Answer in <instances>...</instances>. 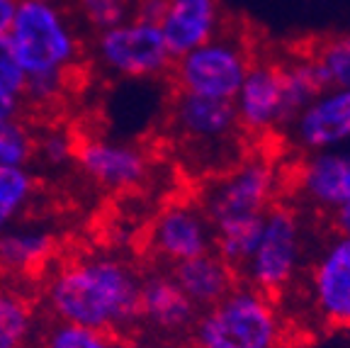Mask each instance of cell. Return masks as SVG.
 Here are the masks:
<instances>
[{
    "label": "cell",
    "mask_w": 350,
    "mask_h": 348,
    "mask_svg": "<svg viewBox=\"0 0 350 348\" xmlns=\"http://www.w3.org/2000/svg\"><path fill=\"white\" fill-rule=\"evenodd\" d=\"M278 319L260 293L231 290L197 324L200 348H275Z\"/></svg>",
    "instance_id": "obj_3"
},
{
    "label": "cell",
    "mask_w": 350,
    "mask_h": 348,
    "mask_svg": "<svg viewBox=\"0 0 350 348\" xmlns=\"http://www.w3.org/2000/svg\"><path fill=\"white\" fill-rule=\"evenodd\" d=\"M165 12V0H137V5L131 8V17L144 22H153L159 25L161 17Z\"/></svg>",
    "instance_id": "obj_29"
},
{
    "label": "cell",
    "mask_w": 350,
    "mask_h": 348,
    "mask_svg": "<svg viewBox=\"0 0 350 348\" xmlns=\"http://www.w3.org/2000/svg\"><path fill=\"white\" fill-rule=\"evenodd\" d=\"M301 253V229L299 219L292 210L275 207L265 212L262 234L253 251L246 271L260 293H275L284 288L287 280L295 275Z\"/></svg>",
    "instance_id": "obj_6"
},
{
    "label": "cell",
    "mask_w": 350,
    "mask_h": 348,
    "mask_svg": "<svg viewBox=\"0 0 350 348\" xmlns=\"http://www.w3.org/2000/svg\"><path fill=\"white\" fill-rule=\"evenodd\" d=\"M170 277L195 307L217 305L219 299L231 293L234 285V271L212 251L190 261L175 263Z\"/></svg>",
    "instance_id": "obj_16"
},
{
    "label": "cell",
    "mask_w": 350,
    "mask_h": 348,
    "mask_svg": "<svg viewBox=\"0 0 350 348\" xmlns=\"http://www.w3.org/2000/svg\"><path fill=\"white\" fill-rule=\"evenodd\" d=\"M78 3V12H81L83 22L88 27L93 29L95 34L109 29L124 22L126 17H131V10L115 0H76Z\"/></svg>",
    "instance_id": "obj_26"
},
{
    "label": "cell",
    "mask_w": 350,
    "mask_h": 348,
    "mask_svg": "<svg viewBox=\"0 0 350 348\" xmlns=\"http://www.w3.org/2000/svg\"><path fill=\"white\" fill-rule=\"evenodd\" d=\"M173 125L192 144H221L239 127L231 100L204 98L192 92H175Z\"/></svg>",
    "instance_id": "obj_12"
},
{
    "label": "cell",
    "mask_w": 350,
    "mask_h": 348,
    "mask_svg": "<svg viewBox=\"0 0 350 348\" xmlns=\"http://www.w3.org/2000/svg\"><path fill=\"white\" fill-rule=\"evenodd\" d=\"M299 185L314 205L328 212L350 205V151H323L312 156L301 169Z\"/></svg>",
    "instance_id": "obj_15"
},
{
    "label": "cell",
    "mask_w": 350,
    "mask_h": 348,
    "mask_svg": "<svg viewBox=\"0 0 350 348\" xmlns=\"http://www.w3.org/2000/svg\"><path fill=\"white\" fill-rule=\"evenodd\" d=\"M95 59L105 71L124 78H153L173 66L161 27L137 17L95 34Z\"/></svg>",
    "instance_id": "obj_4"
},
{
    "label": "cell",
    "mask_w": 350,
    "mask_h": 348,
    "mask_svg": "<svg viewBox=\"0 0 350 348\" xmlns=\"http://www.w3.org/2000/svg\"><path fill=\"white\" fill-rule=\"evenodd\" d=\"M312 59L326 88H350V37L331 39Z\"/></svg>",
    "instance_id": "obj_25"
},
{
    "label": "cell",
    "mask_w": 350,
    "mask_h": 348,
    "mask_svg": "<svg viewBox=\"0 0 350 348\" xmlns=\"http://www.w3.org/2000/svg\"><path fill=\"white\" fill-rule=\"evenodd\" d=\"M262 214H243V217L221 219L212 224L214 229V246H217V256L234 271V268H246L251 261L253 251L262 234Z\"/></svg>",
    "instance_id": "obj_18"
},
{
    "label": "cell",
    "mask_w": 350,
    "mask_h": 348,
    "mask_svg": "<svg viewBox=\"0 0 350 348\" xmlns=\"http://www.w3.org/2000/svg\"><path fill=\"white\" fill-rule=\"evenodd\" d=\"M115 338L105 332H95V329L56 319L42 334L39 348H115Z\"/></svg>",
    "instance_id": "obj_24"
},
{
    "label": "cell",
    "mask_w": 350,
    "mask_h": 348,
    "mask_svg": "<svg viewBox=\"0 0 350 348\" xmlns=\"http://www.w3.org/2000/svg\"><path fill=\"white\" fill-rule=\"evenodd\" d=\"M295 136L304 149L321 151L350 139V88H328L295 120Z\"/></svg>",
    "instance_id": "obj_11"
},
{
    "label": "cell",
    "mask_w": 350,
    "mask_h": 348,
    "mask_svg": "<svg viewBox=\"0 0 350 348\" xmlns=\"http://www.w3.org/2000/svg\"><path fill=\"white\" fill-rule=\"evenodd\" d=\"M170 56L180 59L219 34L221 3L219 0H165V12L159 22Z\"/></svg>",
    "instance_id": "obj_10"
},
{
    "label": "cell",
    "mask_w": 350,
    "mask_h": 348,
    "mask_svg": "<svg viewBox=\"0 0 350 348\" xmlns=\"http://www.w3.org/2000/svg\"><path fill=\"white\" fill-rule=\"evenodd\" d=\"M39 3H49V5H61L64 0H39Z\"/></svg>",
    "instance_id": "obj_35"
},
{
    "label": "cell",
    "mask_w": 350,
    "mask_h": 348,
    "mask_svg": "<svg viewBox=\"0 0 350 348\" xmlns=\"http://www.w3.org/2000/svg\"><path fill=\"white\" fill-rule=\"evenodd\" d=\"M148 246L161 261L175 266L209 253L214 246V229L202 210L175 205L161 212L153 222L148 232Z\"/></svg>",
    "instance_id": "obj_9"
},
{
    "label": "cell",
    "mask_w": 350,
    "mask_h": 348,
    "mask_svg": "<svg viewBox=\"0 0 350 348\" xmlns=\"http://www.w3.org/2000/svg\"><path fill=\"white\" fill-rule=\"evenodd\" d=\"M73 151H76V142L66 132H46V134H37V147H34V158H42L44 164L49 166H64L73 161Z\"/></svg>",
    "instance_id": "obj_27"
},
{
    "label": "cell",
    "mask_w": 350,
    "mask_h": 348,
    "mask_svg": "<svg viewBox=\"0 0 350 348\" xmlns=\"http://www.w3.org/2000/svg\"><path fill=\"white\" fill-rule=\"evenodd\" d=\"M251 69L246 49L226 37H212L202 47L175 59L170 71L178 90L204 95V98L231 100L234 103L241 83Z\"/></svg>",
    "instance_id": "obj_5"
},
{
    "label": "cell",
    "mask_w": 350,
    "mask_h": 348,
    "mask_svg": "<svg viewBox=\"0 0 350 348\" xmlns=\"http://www.w3.org/2000/svg\"><path fill=\"white\" fill-rule=\"evenodd\" d=\"M239 125L246 129H268L282 125V81L280 66L251 64L234 98Z\"/></svg>",
    "instance_id": "obj_13"
},
{
    "label": "cell",
    "mask_w": 350,
    "mask_h": 348,
    "mask_svg": "<svg viewBox=\"0 0 350 348\" xmlns=\"http://www.w3.org/2000/svg\"><path fill=\"white\" fill-rule=\"evenodd\" d=\"M314 297L331 324H350V236L340 234L319 258Z\"/></svg>",
    "instance_id": "obj_14"
},
{
    "label": "cell",
    "mask_w": 350,
    "mask_h": 348,
    "mask_svg": "<svg viewBox=\"0 0 350 348\" xmlns=\"http://www.w3.org/2000/svg\"><path fill=\"white\" fill-rule=\"evenodd\" d=\"M37 134L22 120H0V169H29L34 161Z\"/></svg>",
    "instance_id": "obj_22"
},
{
    "label": "cell",
    "mask_w": 350,
    "mask_h": 348,
    "mask_svg": "<svg viewBox=\"0 0 350 348\" xmlns=\"http://www.w3.org/2000/svg\"><path fill=\"white\" fill-rule=\"evenodd\" d=\"M73 161L88 180L105 190H131L146 180L148 156L139 147L90 136L76 142Z\"/></svg>",
    "instance_id": "obj_7"
},
{
    "label": "cell",
    "mask_w": 350,
    "mask_h": 348,
    "mask_svg": "<svg viewBox=\"0 0 350 348\" xmlns=\"http://www.w3.org/2000/svg\"><path fill=\"white\" fill-rule=\"evenodd\" d=\"M25 86H27V73L22 71V66L17 61L8 37H3L0 39V88L22 100Z\"/></svg>",
    "instance_id": "obj_28"
},
{
    "label": "cell",
    "mask_w": 350,
    "mask_h": 348,
    "mask_svg": "<svg viewBox=\"0 0 350 348\" xmlns=\"http://www.w3.org/2000/svg\"><path fill=\"white\" fill-rule=\"evenodd\" d=\"M115 348H151L142 341H122V343H115Z\"/></svg>",
    "instance_id": "obj_33"
},
{
    "label": "cell",
    "mask_w": 350,
    "mask_h": 348,
    "mask_svg": "<svg viewBox=\"0 0 350 348\" xmlns=\"http://www.w3.org/2000/svg\"><path fill=\"white\" fill-rule=\"evenodd\" d=\"M22 100L15 98V95H10L8 90H3L0 88V120H10V117H20L22 112Z\"/></svg>",
    "instance_id": "obj_30"
},
{
    "label": "cell",
    "mask_w": 350,
    "mask_h": 348,
    "mask_svg": "<svg viewBox=\"0 0 350 348\" xmlns=\"http://www.w3.org/2000/svg\"><path fill=\"white\" fill-rule=\"evenodd\" d=\"M34 192L37 180L29 169H0V234L22 217Z\"/></svg>",
    "instance_id": "obj_21"
},
{
    "label": "cell",
    "mask_w": 350,
    "mask_h": 348,
    "mask_svg": "<svg viewBox=\"0 0 350 348\" xmlns=\"http://www.w3.org/2000/svg\"><path fill=\"white\" fill-rule=\"evenodd\" d=\"M273 195V171L262 161H251L224 175L204 197V210L209 224L221 219L262 214Z\"/></svg>",
    "instance_id": "obj_8"
},
{
    "label": "cell",
    "mask_w": 350,
    "mask_h": 348,
    "mask_svg": "<svg viewBox=\"0 0 350 348\" xmlns=\"http://www.w3.org/2000/svg\"><path fill=\"white\" fill-rule=\"evenodd\" d=\"M142 319L151 321L159 329H183L195 319V305L185 297L170 275L142 277Z\"/></svg>",
    "instance_id": "obj_17"
},
{
    "label": "cell",
    "mask_w": 350,
    "mask_h": 348,
    "mask_svg": "<svg viewBox=\"0 0 350 348\" xmlns=\"http://www.w3.org/2000/svg\"><path fill=\"white\" fill-rule=\"evenodd\" d=\"M142 277L112 256H88L64 266L46 285V305L59 321L112 334L142 319Z\"/></svg>",
    "instance_id": "obj_1"
},
{
    "label": "cell",
    "mask_w": 350,
    "mask_h": 348,
    "mask_svg": "<svg viewBox=\"0 0 350 348\" xmlns=\"http://www.w3.org/2000/svg\"><path fill=\"white\" fill-rule=\"evenodd\" d=\"M331 214H334V227L338 229V234L350 236V205L338 207Z\"/></svg>",
    "instance_id": "obj_32"
},
{
    "label": "cell",
    "mask_w": 350,
    "mask_h": 348,
    "mask_svg": "<svg viewBox=\"0 0 350 348\" xmlns=\"http://www.w3.org/2000/svg\"><path fill=\"white\" fill-rule=\"evenodd\" d=\"M280 81H282L284 122H292L317 95L328 90L317 64H314V59L295 61L290 66H280Z\"/></svg>",
    "instance_id": "obj_20"
},
{
    "label": "cell",
    "mask_w": 350,
    "mask_h": 348,
    "mask_svg": "<svg viewBox=\"0 0 350 348\" xmlns=\"http://www.w3.org/2000/svg\"><path fill=\"white\" fill-rule=\"evenodd\" d=\"M22 71L32 76H71L83 54V42L61 5L20 0L8 32Z\"/></svg>",
    "instance_id": "obj_2"
},
{
    "label": "cell",
    "mask_w": 350,
    "mask_h": 348,
    "mask_svg": "<svg viewBox=\"0 0 350 348\" xmlns=\"http://www.w3.org/2000/svg\"><path fill=\"white\" fill-rule=\"evenodd\" d=\"M54 251V236L44 229L10 227L0 234V266L8 271L39 268Z\"/></svg>",
    "instance_id": "obj_19"
},
{
    "label": "cell",
    "mask_w": 350,
    "mask_h": 348,
    "mask_svg": "<svg viewBox=\"0 0 350 348\" xmlns=\"http://www.w3.org/2000/svg\"><path fill=\"white\" fill-rule=\"evenodd\" d=\"M32 329L34 316L25 299L0 290V348H25Z\"/></svg>",
    "instance_id": "obj_23"
},
{
    "label": "cell",
    "mask_w": 350,
    "mask_h": 348,
    "mask_svg": "<svg viewBox=\"0 0 350 348\" xmlns=\"http://www.w3.org/2000/svg\"><path fill=\"white\" fill-rule=\"evenodd\" d=\"M115 3H120V5H124V8H129V10L134 5H137V0H115Z\"/></svg>",
    "instance_id": "obj_34"
},
{
    "label": "cell",
    "mask_w": 350,
    "mask_h": 348,
    "mask_svg": "<svg viewBox=\"0 0 350 348\" xmlns=\"http://www.w3.org/2000/svg\"><path fill=\"white\" fill-rule=\"evenodd\" d=\"M17 5H20V0H0V39L8 37L10 32Z\"/></svg>",
    "instance_id": "obj_31"
}]
</instances>
